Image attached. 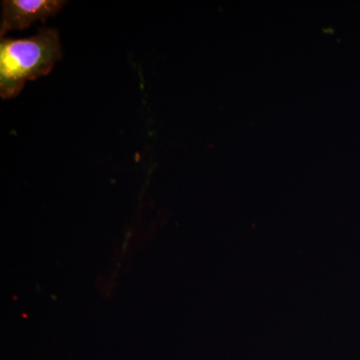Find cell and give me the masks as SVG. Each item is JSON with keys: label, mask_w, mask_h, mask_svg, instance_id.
Listing matches in <instances>:
<instances>
[{"label": "cell", "mask_w": 360, "mask_h": 360, "mask_svg": "<svg viewBox=\"0 0 360 360\" xmlns=\"http://www.w3.org/2000/svg\"><path fill=\"white\" fill-rule=\"evenodd\" d=\"M61 58L58 32L51 28H42L28 39H1L0 96H18L26 82L49 75Z\"/></svg>", "instance_id": "obj_1"}, {"label": "cell", "mask_w": 360, "mask_h": 360, "mask_svg": "<svg viewBox=\"0 0 360 360\" xmlns=\"http://www.w3.org/2000/svg\"><path fill=\"white\" fill-rule=\"evenodd\" d=\"M66 1L60 0H6L2 1L0 35L13 30H23L35 21H45L56 15Z\"/></svg>", "instance_id": "obj_2"}]
</instances>
